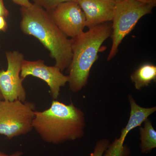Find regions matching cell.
I'll use <instances>...</instances> for the list:
<instances>
[{
  "label": "cell",
  "instance_id": "6da1fadb",
  "mask_svg": "<svg viewBox=\"0 0 156 156\" xmlns=\"http://www.w3.org/2000/svg\"><path fill=\"white\" fill-rule=\"evenodd\" d=\"M85 114L72 101L69 105L53 100L49 108L35 111L33 127L48 143L61 144L80 139L85 134Z\"/></svg>",
  "mask_w": 156,
  "mask_h": 156
},
{
  "label": "cell",
  "instance_id": "7a4b0ae2",
  "mask_svg": "<svg viewBox=\"0 0 156 156\" xmlns=\"http://www.w3.org/2000/svg\"><path fill=\"white\" fill-rule=\"evenodd\" d=\"M20 28L23 32L38 39L48 49L62 72L69 67L72 57L71 39L60 29L49 12L33 3L29 8L21 7Z\"/></svg>",
  "mask_w": 156,
  "mask_h": 156
},
{
  "label": "cell",
  "instance_id": "3957f363",
  "mask_svg": "<svg viewBox=\"0 0 156 156\" xmlns=\"http://www.w3.org/2000/svg\"><path fill=\"white\" fill-rule=\"evenodd\" d=\"M107 23L89 28L71 39L72 57L69 69L70 90L80 91L88 83L90 70L98 58L101 45L112 34Z\"/></svg>",
  "mask_w": 156,
  "mask_h": 156
},
{
  "label": "cell",
  "instance_id": "277c9868",
  "mask_svg": "<svg viewBox=\"0 0 156 156\" xmlns=\"http://www.w3.org/2000/svg\"><path fill=\"white\" fill-rule=\"evenodd\" d=\"M155 6L137 0H121L116 2L112 20V45L108 56V61L115 56L122 41L134 28L140 20L151 14Z\"/></svg>",
  "mask_w": 156,
  "mask_h": 156
},
{
  "label": "cell",
  "instance_id": "5b68a950",
  "mask_svg": "<svg viewBox=\"0 0 156 156\" xmlns=\"http://www.w3.org/2000/svg\"><path fill=\"white\" fill-rule=\"evenodd\" d=\"M35 105L21 101L0 102V134L7 138L25 135L33 129Z\"/></svg>",
  "mask_w": 156,
  "mask_h": 156
},
{
  "label": "cell",
  "instance_id": "8992f818",
  "mask_svg": "<svg viewBox=\"0 0 156 156\" xmlns=\"http://www.w3.org/2000/svg\"><path fill=\"white\" fill-rule=\"evenodd\" d=\"M8 67L0 70V91L4 100L24 102L27 94L20 76L24 56L18 51L6 52Z\"/></svg>",
  "mask_w": 156,
  "mask_h": 156
},
{
  "label": "cell",
  "instance_id": "52a82bcc",
  "mask_svg": "<svg viewBox=\"0 0 156 156\" xmlns=\"http://www.w3.org/2000/svg\"><path fill=\"white\" fill-rule=\"evenodd\" d=\"M39 78L48 84L53 100L60 94L61 87L68 83L69 77L56 66H48L41 60L30 61L24 59L21 66L20 76L23 81L28 76Z\"/></svg>",
  "mask_w": 156,
  "mask_h": 156
},
{
  "label": "cell",
  "instance_id": "ba28073f",
  "mask_svg": "<svg viewBox=\"0 0 156 156\" xmlns=\"http://www.w3.org/2000/svg\"><path fill=\"white\" fill-rule=\"evenodd\" d=\"M50 14L59 29L72 39L80 34L86 27L85 14L76 1L61 3Z\"/></svg>",
  "mask_w": 156,
  "mask_h": 156
},
{
  "label": "cell",
  "instance_id": "9c48e42d",
  "mask_svg": "<svg viewBox=\"0 0 156 156\" xmlns=\"http://www.w3.org/2000/svg\"><path fill=\"white\" fill-rule=\"evenodd\" d=\"M128 100L131 110L128 123L126 127L122 129L120 137H117L113 142L110 144L102 156L130 155V148L124 144L126 136L131 130L140 126L149 116L156 111V107L144 108L140 106L131 95H128Z\"/></svg>",
  "mask_w": 156,
  "mask_h": 156
},
{
  "label": "cell",
  "instance_id": "30bf717a",
  "mask_svg": "<svg viewBox=\"0 0 156 156\" xmlns=\"http://www.w3.org/2000/svg\"><path fill=\"white\" fill-rule=\"evenodd\" d=\"M89 28L112 21L116 1L114 0H76Z\"/></svg>",
  "mask_w": 156,
  "mask_h": 156
},
{
  "label": "cell",
  "instance_id": "8fae6325",
  "mask_svg": "<svg viewBox=\"0 0 156 156\" xmlns=\"http://www.w3.org/2000/svg\"><path fill=\"white\" fill-rule=\"evenodd\" d=\"M131 80L136 90H140L148 87L156 80V66L149 62L141 64L131 74Z\"/></svg>",
  "mask_w": 156,
  "mask_h": 156
},
{
  "label": "cell",
  "instance_id": "7c38bea8",
  "mask_svg": "<svg viewBox=\"0 0 156 156\" xmlns=\"http://www.w3.org/2000/svg\"><path fill=\"white\" fill-rule=\"evenodd\" d=\"M144 126L139 128L140 151L146 154L156 147V131L149 119L144 122Z\"/></svg>",
  "mask_w": 156,
  "mask_h": 156
},
{
  "label": "cell",
  "instance_id": "4fadbf2b",
  "mask_svg": "<svg viewBox=\"0 0 156 156\" xmlns=\"http://www.w3.org/2000/svg\"><path fill=\"white\" fill-rule=\"evenodd\" d=\"M32 3L41 7L46 11L50 13L54 9L61 3L69 1H76V0H32Z\"/></svg>",
  "mask_w": 156,
  "mask_h": 156
},
{
  "label": "cell",
  "instance_id": "5bb4252c",
  "mask_svg": "<svg viewBox=\"0 0 156 156\" xmlns=\"http://www.w3.org/2000/svg\"><path fill=\"white\" fill-rule=\"evenodd\" d=\"M110 142L108 139L102 138L98 140L94 147L93 152L90 156H102L108 147Z\"/></svg>",
  "mask_w": 156,
  "mask_h": 156
},
{
  "label": "cell",
  "instance_id": "9a60e30c",
  "mask_svg": "<svg viewBox=\"0 0 156 156\" xmlns=\"http://www.w3.org/2000/svg\"><path fill=\"white\" fill-rule=\"evenodd\" d=\"M9 15V10L4 4V0H0V17L7 18Z\"/></svg>",
  "mask_w": 156,
  "mask_h": 156
},
{
  "label": "cell",
  "instance_id": "2e32d148",
  "mask_svg": "<svg viewBox=\"0 0 156 156\" xmlns=\"http://www.w3.org/2000/svg\"><path fill=\"white\" fill-rule=\"evenodd\" d=\"M14 4H17L21 7L29 8L32 5L33 3L29 0H11Z\"/></svg>",
  "mask_w": 156,
  "mask_h": 156
},
{
  "label": "cell",
  "instance_id": "e0dca14e",
  "mask_svg": "<svg viewBox=\"0 0 156 156\" xmlns=\"http://www.w3.org/2000/svg\"><path fill=\"white\" fill-rule=\"evenodd\" d=\"M8 28V23L6 21L5 18L0 17V32H5Z\"/></svg>",
  "mask_w": 156,
  "mask_h": 156
},
{
  "label": "cell",
  "instance_id": "ac0fdd59",
  "mask_svg": "<svg viewBox=\"0 0 156 156\" xmlns=\"http://www.w3.org/2000/svg\"><path fill=\"white\" fill-rule=\"evenodd\" d=\"M23 153L22 152L20 151L15 152L11 155L6 154L0 151V156H23Z\"/></svg>",
  "mask_w": 156,
  "mask_h": 156
},
{
  "label": "cell",
  "instance_id": "d6986e66",
  "mask_svg": "<svg viewBox=\"0 0 156 156\" xmlns=\"http://www.w3.org/2000/svg\"><path fill=\"white\" fill-rule=\"evenodd\" d=\"M143 3H147V4H153L156 5V0H137Z\"/></svg>",
  "mask_w": 156,
  "mask_h": 156
},
{
  "label": "cell",
  "instance_id": "ffe728a7",
  "mask_svg": "<svg viewBox=\"0 0 156 156\" xmlns=\"http://www.w3.org/2000/svg\"><path fill=\"white\" fill-rule=\"evenodd\" d=\"M2 100H4V98H3L2 95V93L0 91V102Z\"/></svg>",
  "mask_w": 156,
  "mask_h": 156
},
{
  "label": "cell",
  "instance_id": "44dd1931",
  "mask_svg": "<svg viewBox=\"0 0 156 156\" xmlns=\"http://www.w3.org/2000/svg\"><path fill=\"white\" fill-rule=\"evenodd\" d=\"M114 1H116V2H118V1H121V0H114Z\"/></svg>",
  "mask_w": 156,
  "mask_h": 156
},
{
  "label": "cell",
  "instance_id": "7402d4cb",
  "mask_svg": "<svg viewBox=\"0 0 156 156\" xmlns=\"http://www.w3.org/2000/svg\"><path fill=\"white\" fill-rule=\"evenodd\" d=\"M0 48H1V45H0Z\"/></svg>",
  "mask_w": 156,
  "mask_h": 156
}]
</instances>
